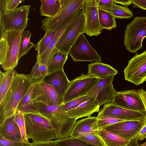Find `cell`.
I'll use <instances>...</instances> for the list:
<instances>
[{
    "label": "cell",
    "mask_w": 146,
    "mask_h": 146,
    "mask_svg": "<svg viewBox=\"0 0 146 146\" xmlns=\"http://www.w3.org/2000/svg\"><path fill=\"white\" fill-rule=\"evenodd\" d=\"M33 82L30 74H19L16 71L12 83L0 104V125L15 115L19 104Z\"/></svg>",
    "instance_id": "obj_1"
},
{
    "label": "cell",
    "mask_w": 146,
    "mask_h": 146,
    "mask_svg": "<svg viewBox=\"0 0 146 146\" xmlns=\"http://www.w3.org/2000/svg\"><path fill=\"white\" fill-rule=\"evenodd\" d=\"M27 139L33 143L47 142L56 139L55 133L49 119L38 115L24 114Z\"/></svg>",
    "instance_id": "obj_2"
},
{
    "label": "cell",
    "mask_w": 146,
    "mask_h": 146,
    "mask_svg": "<svg viewBox=\"0 0 146 146\" xmlns=\"http://www.w3.org/2000/svg\"><path fill=\"white\" fill-rule=\"evenodd\" d=\"M23 31H7L0 38V64L5 71L14 70L18 64L20 42Z\"/></svg>",
    "instance_id": "obj_3"
},
{
    "label": "cell",
    "mask_w": 146,
    "mask_h": 146,
    "mask_svg": "<svg viewBox=\"0 0 146 146\" xmlns=\"http://www.w3.org/2000/svg\"><path fill=\"white\" fill-rule=\"evenodd\" d=\"M30 5H23L5 13H0V36L7 31H24L28 26Z\"/></svg>",
    "instance_id": "obj_4"
},
{
    "label": "cell",
    "mask_w": 146,
    "mask_h": 146,
    "mask_svg": "<svg viewBox=\"0 0 146 146\" xmlns=\"http://www.w3.org/2000/svg\"><path fill=\"white\" fill-rule=\"evenodd\" d=\"M146 37V17L137 16L128 24L125 31L124 44L130 53H136L142 47L143 40Z\"/></svg>",
    "instance_id": "obj_5"
},
{
    "label": "cell",
    "mask_w": 146,
    "mask_h": 146,
    "mask_svg": "<svg viewBox=\"0 0 146 146\" xmlns=\"http://www.w3.org/2000/svg\"><path fill=\"white\" fill-rule=\"evenodd\" d=\"M84 0H60L61 6L56 14L52 18L46 17L42 21V29L46 32L56 31L67 21L69 17L83 4Z\"/></svg>",
    "instance_id": "obj_6"
},
{
    "label": "cell",
    "mask_w": 146,
    "mask_h": 146,
    "mask_svg": "<svg viewBox=\"0 0 146 146\" xmlns=\"http://www.w3.org/2000/svg\"><path fill=\"white\" fill-rule=\"evenodd\" d=\"M85 21L83 5L79 13L58 40L55 45L58 51L68 54L79 36L84 33Z\"/></svg>",
    "instance_id": "obj_7"
},
{
    "label": "cell",
    "mask_w": 146,
    "mask_h": 146,
    "mask_svg": "<svg viewBox=\"0 0 146 146\" xmlns=\"http://www.w3.org/2000/svg\"><path fill=\"white\" fill-rule=\"evenodd\" d=\"M100 80L88 74H82L70 81L69 86L64 97L63 104L86 95Z\"/></svg>",
    "instance_id": "obj_8"
},
{
    "label": "cell",
    "mask_w": 146,
    "mask_h": 146,
    "mask_svg": "<svg viewBox=\"0 0 146 146\" xmlns=\"http://www.w3.org/2000/svg\"><path fill=\"white\" fill-rule=\"evenodd\" d=\"M68 54L74 62H102L101 56L93 49L83 33L79 36L72 46Z\"/></svg>",
    "instance_id": "obj_9"
},
{
    "label": "cell",
    "mask_w": 146,
    "mask_h": 146,
    "mask_svg": "<svg viewBox=\"0 0 146 146\" xmlns=\"http://www.w3.org/2000/svg\"><path fill=\"white\" fill-rule=\"evenodd\" d=\"M124 72L125 80L136 85L146 81V50L130 59Z\"/></svg>",
    "instance_id": "obj_10"
},
{
    "label": "cell",
    "mask_w": 146,
    "mask_h": 146,
    "mask_svg": "<svg viewBox=\"0 0 146 146\" xmlns=\"http://www.w3.org/2000/svg\"><path fill=\"white\" fill-rule=\"evenodd\" d=\"M31 99L33 102L46 104L60 105L63 103V98L50 85L43 81L34 82Z\"/></svg>",
    "instance_id": "obj_11"
},
{
    "label": "cell",
    "mask_w": 146,
    "mask_h": 146,
    "mask_svg": "<svg viewBox=\"0 0 146 146\" xmlns=\"http://www.w3.org/2000/svg\"><path fill=\"white\" fill-rule=\"evenodd\" d=\"M83 5L85 20L84 33L90 36H97L103 29L99 21L96 0H84Z\"/></svg>",
    "instance_id": "obj_12"
},
{
    "label": "cell",
    "mask_w": 146,
    "mask_h": 146,
    "mask_svg": "<svg viewBox=\"0 0 146 146\" xmlns=\"http://www.w3.org/2000/svg\"><path fill=\"white\" fill-rule=\"evenodd\" d=\"M108 117L124 121H137L146 119V112L125 109L111 102L104 104L98 111V118Z\"/></svg>",
    "instance_id": "obj_13"
},
{
    "label": "cell",
    "mask_w": 146,
    "mask_h": 146,
    "mask_svg": "<svg viewBox=\"0 0 146 146\" xmlns=\"http://www.w3.org/2000/svg\"><path fill=\"white\" fill-rule=\"evenodd\" d=\"M114 76L103 79H100L87 95L95 99L100 106L112 102L117 93L112 84Z\"/></svg>",
    "instance_id": "obj_14"
},
{
    "label": "cell",
    "mask_w": 146,
    "mask_h": 146,
    "mask_svg": "<svg viewBox=\"0 0 146 146\" xmlns=\"http://www.w3.org/2000/svg\"><path fill=\"white\" fill-rule=\"evenodd\" d=\"M111 103L122 108L137 111H145L137 90H133L117 92Z\"/></svg>",
    "instance_id": "obj_15"
},
{
    "label": "cell",
    "mask_w": 146,
    "mask_h": 146,
    "mask_svg": "<svg viewBox=\"0 0 146 146\" xmlns=\"http://www.w3.org/2000/svg\"><path fill=\"white\" fill-rule=\"evenodd\" d=\"M146 122V119L125 121L112 125L104 129L130 141L136 137Z\"/></svg>",
    "instance_id": "obj_16"
},
{
    "label": "cell",
    "mask_w": 146,
    "mask_h": 146,
    "mask_svg": "<svg viewBox=\"0 0 146 146\" xmlns=\"http://www.w3.org/2000/svg\"><path fill=\"white\" fill-rule=\"evenodd\" d=\"M83 5L74 13L66 22L56 31L55 35L45 52L41 55L36 57L37 60L41 64H46L49 59L54 53L58 52L55 45L58 39L80 12Z\"/></svg>",
    "instance_id": "obj_17"
},
{
    "label": "cell",
    "mask_w": 146,
    "mask_h": 146,
    "mask_svg": "<svg viewBox=\"0 0 146 146\" xmlns=\"http://www.w3.org/2000/svg\"><path fill=\"white\" fill-rule=\"evenodd\" d=\"M43 81L51 85L63 98L70 83L63 69L48 73Z\"/></svg>",
    "instance_id": "obj_18"
},
{
    "label": "cell",
    "mask_w": 146,
    "mask_h": 146,
    "mask_svg": "<svg viewBox=\"0 0 146 146\" xmlns=\"http://www.w3.org/2000/svg\"><path fill=\"white\" fill-rule=\"evenodd\" d=\"M98 121V118L95 116L79 120L75 124L70 137L77 138L87 134L98 135L99 129Z\"/></svg>",
    "instance_id": "obj_19"
},
{
    "label": "cell",
    "mask_w": 146,
    "mask_h": 146,
    "mask_svg": "<svg viewBox=\"0 0 146 146\" xmlns=\"http://www.w3.org/2000/svg\"><path fill=\"white\" fill-rule=\"evenodd\" d=\"M100 106L97 101L92 97L77 108L66 112L70 118L77 119L82 117H90L94 113L98 112Z\"/></svg>",
    "instance_id": "obj_20"
},
{
    "label": "cell",
    "mask_w": 146,
    "mask_h": 146,
    "mask_svg": "<svg viewBox=\"0 0 146 146\" xmlns=\"http://www.w3.org/2000/svg\"><path fill=\"white\" fill-rule=\"evenodd\" d=\"M0 135L9 140L22 142L20 131L15 119V115L7 118L0 125Z\"/></svg>",
    "instance_id": "obj_21"
},
{
    "label": "cell",
    "mask_w": 146,
    "mask_h": 146,
    "mask_svg": "<svg viewBox=\"0 0 146 146\" xmlns=\"http://www.w3.org/2000/svg\"><path fill=\"white\" fill-rule=\"evenodd\" d=\"M88 74L100 79H103L111 76H115L117 71L110 65L96 62L88 65Z\"/></svg>",
    "instance_id": "obj_22"
},
{
    "label": "cell",
    "mask_w": 146,
    "mask_h": 146,
    "mask_svg": "<svg viewBox=\"0 0 146 146\" xmlns=\"http://www.w3.org/2000/svg\"><path fill=\"white\" fill-rule=\"evenodd\" d=\"M98 135L105 146H127L130 142L105 129L99 130Z\"/></svg>",
    "instance_id": "obj_23"
},
{
    "label": "cell",
    "mask_w": 146,
    "mask_h": 146,
    "mask_svg": "<svg viewBox=\"0 0 146 146\" xmlns=\"http://www.w3.org/2000/svg\"><path fill=\"white\" fill-rule=\"evenodd\" d=\"M33 88V83L19 103L17 110H20L24 114L32 113L42 115L38 111L37 106L35 103L33 102L31 99Z\"/></svg>",
    "instance_id": "obj_24"
},
{
    "label": "cell",
    "mask_w": 146,
    "mask_h": 146,
    "mask_svg": "<svg viewBox=\"0 0 146 146\" xmlns=\"http://www.w3.org/2000/svg\"><path fill=\"white\" fill-rule=\"evenodd\" d=\"M68 54L60 51L54 53L47 64L48 73L63 69L64 65L68 59Z\"/></svg>",
    "instance_id": "obj_25"
},
{
    "label": "cell",
    "mask_w": 146,
    "mask_h": 146,
    "mask_svg": "<svg viewBox=\"0 0 146 146\" xmlns=\"http://www.w3.org/2000/svg\"><path fill=\"white\" fill-rule=\"evenodd\" d=\"M40 15L47 17H54L61 7L60 0H40Z\"/></svg>",
    "instance_id": "obj_26"
},
{
    "label": "cell",
    "mask_w": 146,
    "mask_h": 146,
    "mask_svg": "<svg viewBox=\"0 0 146 146\" xmlns=\"http://www.w3.org/2000/svg\"><path fill=\"white\" fill-rule=\"evenodd\" d=\"M15 70H14L0 72V104L4 98L11 84L14 77Z\"/></svg>",
    "instance_id": "obj_27"
},
{
    "label": "cell",
    "mask_w": 146,
    "mask_h": 146,
    "mask_svg": "<svg viewBox=\"0 0 146 146\" xmlns=\"http://www.w3.org/2000/svg\"><path fill=\"white\" fill-rule=\"evenodd\" d=\"M98 16L101 27L109 30L117 27L115 17L111 12L98 8Z\"/></svg>",
    "instance_id": "obj_28"
},
{
    "label": "cell",
    "mask_w": 146,
    "mask_h": 146,
    "mask_svg": "<svg viewBox=\"0 0 146 146\" xmlns=\"http://www.w3.org/2000/svg\"><path fill=\"white\" fill-rule=\"evenodd\" d=\"M32 33L29 30L23 31L20 42L19 58L26 54L32 47H35L36 44L30 42V38Z\"/></svg>",
    "instance_id": "obj_29"
},
{
    "label": "cell",
    "mask_w": 146,
    "mask_h": 146,
    "mask_svg": "<svg viewBox=\"0 0 146 146\" xmlns=\"http://www.w3.org/2000/svg\"><path fill=\"white\" fill-rule=\"evenodd\" d=\"M35 103L40 113L49 119L55 114L64 109L62 104L57 105L46 104L41 103Z\"/></svg>",
    "instance_id": "obj_30"
},
{
    "label": "cell",
    "mask_w": 146,
    "mask_h": 146,
    "mask_svg": "<svg viewBox=\"0 0 146 146\" xmlns=\"http://www.w3.org/2000/svg\"><path fill=\"white\" fill-rule=\"evenodd\" d=\"M48 74L46 64H40L36 59V63L31 71L30 75L34 82L43 81Z\"/></svg>",
    "instance_id": "obj_31"
},
{
    "label": "cell",
    "mask_w": 146,
    "mask_h": 146,
    "mask_svg": "<svg viewBox=\"0 0 146 146\" xmlns=\"http://www.w3.org/2000/svg\"><path fill=\"white\" fill-rule=\"evenodd\" d=\"M56 31H48L46 32L43 37L36 44V50L37 51V57L42 54L46 50L54 38Z\"/></svg>",
    "instance_id": "obj_32"
},
{
    "label": "cell",
    "mask_w": 146,
    "mask_h": 146,
    "mask_svg": "<svg viewBox=\"0 0 146 146\" xmlns=\"http://www.w3.org/2000/svg\"><path fill=\"white\" fill-rule=\"evenodd\" d=\"M110 11L115 18L128 19L133 16V13L127 6H123L114 3Z\"/></svg>",
    "instance_id": "obj_33"
},
{
    "label": "cell",
    "mask_w": 146,
    "mask_h": 146,
    "mask_svg": "<svg viewBox=\"0 0 146 146\" xmlns=\"http://www.w3.org/2000/svg\"><path fill=\"white\" fill-rule=\"evenodd\" d=\"M54 141L59 146H95L77 138L71 137Z\"/></svg>",
    "instance_id": "obj_34"
},
{
    "label": "cell",
    "mask_w": 146,
    "mask_h": 146,
    "mask_svg": "<svg viewBox=\"0 0 146 146\" xmlns=\"http://www.w3.org/2000/svg\"><path fill=\"white\" fill-rule=\"evenodd\" d=\"M15 119L20 129L22 142L29 143L26 134L24 114L20 110H17Z\"/></svg>",
    "instance_id": "obj_35"
},
{
    "label": "cell",
    "mask_w": 146,
    "mask_h": 146,
    "mask_svg": "<svg viewBox=\"0 0 146 146\" xmlns=\"http://www.w3.org/2000/svg\"><path fill=\"white\" fill-rule=\"evenodd\" d=\"M24 0H0V13H5L17 8Z\"/></svg>",
    "instance_id": "obj_36"
},
{
    "label": "cell",
    "mask_w": 146,
    "mask_h": 146,
    "mask_svg": "<svg viewBox=\"0 0 146 146\" xmlns=\"http://www.w3.org/2000/svg\"><path fill=\"white\" fill-rule=\"evenodd\" d=\"M92 98L87 95H85L63 104L62 105L64 110L66 112L77 108L81 104L89 100Z\"/></svg>",
    "instance_id": "obj_37"
},
{
    "label": "cell",
    "mask_w": 146,
    "mask_h": 146,
    "mask_svg": "<svg viewBox=\"0 0 146 146\" xmlns=\"http://www.w3.org/2000/svg\"><path fill=\"white\" fill-rule=\"evenodd\" d=\"M77 138L95 146H105L98 135L87 134Z\"/></svg>",
    "instance_id": "obj_38"
},
{
    "label": "cell",
    "mask_w": 146,
    "mask_h": 146,
    "mask_svg": "<svg viewBox=\"0 0 146 146\" xmlns=\"http://www.w3.org/2000/svg\"><path fill=\"white\" fill-rule=\"evenodd\" d=\"M98 119V124L99 130L104 129L112 125L125 121L123 120L108 117H102Z\"/></svg>",
    "instance_id": "obj_39"
},
{
    "label": "cell",
    "mask_w": 146,
    "mask_h": 146,
    "mask_svg": "<svg viewBox=\"0 0 146 146\" xmlns=\"http://www.w3.org/2000/svg\"><path fill=\"white\" fill-rule=\"evenodd\" d=\"M30 144V143L9 140L0 135V146H29Z\"/></svg>",
    "instance_id": "obj_40"
},
{
    "label": "cell",
    "mask_w": 146,
    "mask_h": 146,
    "mask_svg": "<svg viewBox=\"0 0 146 146\" xmlns=\"http://www.w3.org/2000/svg\"><path fill=\"white\" fill-rule=\"evenodd\" d=\"M96 1L99 8L109 11L114 4L113 0H96Z\"/></svg>",
    "instance_id": "obj_41"
},
{
    "label": "cell",
    "mask_w": 146,
    "mask_h": 146,
    "mask_svg": "<svg viewBox=\"0 0 146 146\" xmlns=\"http://www.w3.org/2000/svg\"><path fill=\"white\" fill-rule=\"evenodd\" d=\"M134 7H137L146 10V0H131Z\"/></svg>",
    "instance_id": "obj_42"
},
{
    "label": "cell",
    "mask_w": 146,
    "mask_h": 146,
    "mask_svg": "<svg viewBox=\"0 0 146 146\" xmlns=\"http://www.w3.org/2000/svg\"><path fill=\"white\" fill-rule=\"evenodd\" d=\"M29 146H59L54 141L32 143Z\"/></svg>",
    "instance_id": "obj_43"
},
{
    "label": "cell",
    "mask_w": 146,
    "mask_h": 146,
    "mask_svg": "<svg viewBox=\"0 0 146 146\" xmlns=\"http://www.w3.org/2000/svg\"><path fill=\"white\" fill-rule=\"evenodd\" d=\"M135 138L138 141H141L146 138V122Z\"/></svg>",
    "instance_id": "obj_44"
},
{
    "label": "cell",
    "mask_w": 146,
    "mask_h": 146,
    "mask_svg": "<svg viewBox=\"0 0 146 146\" xmlns=\"http://www.w3.org/2000/svg\"><path fill=\"white\" fill-rule=\"evenodd\" d=\"M144 105L146 112V92L142 88L137 90Z\"/></svg>",
    "instance_id": "obj_45"
},
{
    "label": "cell",
    "mask_w": 146,
    "mask_h": 146,
    "mask_svg": "<svg viewBox=\"0 0 146 146\" xmlns=\"http://www.w3.org/2000/svg\"><path fill=\"white\" fill-rule=\"evenodd\" d=\"M114 4H120L123 6H128L132 4L131 0H113Z\"/></svg>",
    "instance_id": "obj_46"
},
{
    "label": "cell",
    "mask_w": 146,
    "mask_h": 146,
    "mask_svg": "<svg viewBox=\"0 0 146 146\" xmlns=\"http://www.w3.org/2000/svg\"><path fill=\"white\" fill-rule=\"evenodd\" d=\"M138 142L139 141L135 138L130 141L127 146H139L140 144Z\"/></svg>",
    "instance_id": "obj_47"
},
{
    "label": "cell",
    "mask_w": 146,
    "mask_h": 146,
    "mask_svg": "<svg viewBox=\"0 0 146 146\" xmlns=\"http://www.w3.org/2000/svg\"><path fill=\"white\" fill-rule=\"evenodd\" d=\"M139 146H146V141L141 144H140Z\"/></svg>",
    "instance_id": "obj_48"
}]
</instances>
